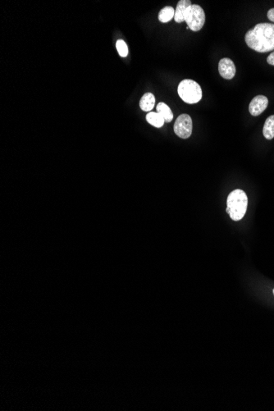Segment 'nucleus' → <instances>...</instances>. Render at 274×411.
<instances>
[{
    "mask_svg": "<svg viewBox=\"0 0 274 411\" xmlns=\"http://www.w3.org/2000/svg\"><path fill=\"white\" fill-rule=\"evenodd\" d=\"M246 45L260 53H266L274 49V24L260 23L248 31Z\"/></svg>",
    "mask_w": 274,
    "mask_h": 411,
    "instance_id": "obj_1",
    "label": "nucleus"
},
{
    "mask_svg": "<svg viewBox=\"0 0 274 411\" xmlns=\"http://www.w3.org/2000/svg\"><path fill=\"white\" fill-rule=\"evenodd\" d=\"M227 213L234 221H239L246 214L248 206V198L242 190H233L230 193L227 200Z\"/></svg>",
    "mask_w": 274,
    "mask_h": 411,
    "instance_id": "obj_2",
    "label": "nucleus"
},
{
    "mask_svg": "<svg viewBox=\"0 0 274 411\" xmlns=\"http://www.w3.org/2000/svg\"><path fill=\"white\" fill-rule=\"evenodd\" d=\"M178 94L182 101L187 104H195L202 99V89L194 81L186 79L180 82L178 88Z\"/></svg>",
    "mask_w": 274,
    "mask_h": 411,
    "instance_id": "obj_3",
    "label": "nucleus"
},
{
    "mask_svg": "<svg viewBox=\"0 0 274 411\" xmlns=\"http://www.w3.org/2000/svg\"><path fill=\"white\" fill-rule=\"evenodd\" d=\"M185 22L191 31H201L205 23V11L201 6L192 4L187 8L185 16Z\"/></svg>",
    "mask_w": 274,
    "mask_h": 411,
    "instance_id": "obj_4",
    "label": "nucleus"
},
{
    "mask_svg": "<svg viewBox=\"0 0 274 411\" xmlns=\"http://www.w3.org/2000/svg\"><path fill=\"white\" fill-rule=\"evenodd\" d=\"M192 120L188 114H181L174 124V132L182 139H187L192 133Z\"/></svg>",
    "mask_w": 274,
    "mask_h": 411,
    "instance_id": "obj_5",
    "label": "nucleus"
},
{
    "mask_svg": "<svg viewBox=\"0 0 274 411\" xmlns=\"http://www.w3.org/2000/svg\"><path fill=\"white\" fill-rule=\"evenodd\" d=\"M219 71L222 77L227 80H231L235 76V64L228 57H224L219 62Z\"/></svg>",
    "mask_w": 274,
    "mask_h": 411,
    "instance_id": "obj_6",
    "label": "nucleus"
},
{
    "mask_svg": "<svg viewBox=\"0 0 274 411\" xmlns=\"http://www.w3.org/2000/svg\"><path fill=\"white\" fill-rule=\"evenodd\" d=\"M268 100L264 95H257L252 100L249 106V111L253 116H259L267 109Z\"/></svg>",
    "mask_w": 274,
    "mask_h": 411,
    "instance_id": "obj_7",
    "label": "nucleus"
},
{
    "mask_svg": "<svg viewBox=\"0 0 274 411\" xmlns=\"http://www.w3.org/2000/svg\"><path fill=\"white\" fill-rule=\"evenodd\" d=\"M191 5L192 4L190 0H181L178 2L176 11H175V16H174V19L176 21V23H181L185 22V16H186L187 8Z\"/></svg>",
    "mask_w": 274,
    "mask_h": 411,
    "instance_id": "obj_8",
    "label": "nucleus"
},
{
    "mask_svg": "<svg viewBox=\"0 0 274 411\" xmlns=\"http://www.w3.org/2000/svg\"><path fill=\"white\" fill-rule=\"evenodd\" d=\"M154 105H155V97L151 93H146L144 94L140 101V107L145 112L151 111Z\"/></svg>",
    "mask_w": 274,
    "mask_h": 411,
    "instance_id": "obj_9",
    "label": "nucleus"
},
{
    "mask_svg": "<svg viewBox=\"0 0 274 411\" xmlns=\"http://www.w3.org/2000/svg\"><path fill=\"white\" fill-rule=\"evenodd\" d=\"M157 113L164 119L166 123H170L173 119V113L168 105L164 103H159L156 107Z\"/></svg>",
    "mask_w": 274,
    "mask_h": 411,
    "instance_id": "obj_10",
    "label": "nucleus"
},
{
    "mask_svg": "<svg viewBox=\"0 0 274 411\" xmlns=\"http://www.w3.org/2000/svg\"><path fill=\"white\" fill-rule=\"evenodd\" d=\"M263 134L267 140H272L274 138V115L267 119L264 123Z\"/></svg>",
    "mask_w": 274,
    "mask_h": 411,
    "instance_id": "obj_11",
    "label": "nucleus"
},
{
    "mask_svg": "<svg viewBox=\"0 0 274 411\" xmlns=\"http://www.w3.org/2000/svg\"><path fill=\"white\" fill-rule=\"evenodd\" d=\"M175 16V9L172 7L167 6L163 8L159 13V20L163 23H168Z\"/></svg>",
    "mask_w": 274,
    "mask_h": 411,
    "instance_id": "obj_12",
    "label": "nucleus"
},
{
    "mask_svg": "<svg viewBox=\"0 0 274 411\" xmlns=\"http://www.w3.org/2000/svg\"><path fill=\"white\" fill-rule=\"evenodd\" d=\"M146 120L150 125L157 127V128L163 127L165 123L164 119L159 113H153V112H150L146 115Z\"/></svg>",
    "mask_w": 274,
    "mask_h": 411,
    "instance_id": "obj_13",
    "label": "nucleus"
},
{
    "mask_svg": "<svg viewBox=\"0 0 274 411\" xmlns=\"http://www.w3.org/2000/svg\"><path fill=\"white\" fill-rule=\"evenodd\" d=\"M116 48H117L119 55L121 57H125L128 55V47H127L125 41L123 40H119L116 43Z\"/></svg>",
    "mask_w": 274,
    "mask_h": 411,
    "instance_id": "obj_14",
    "label": "nucleus"
},
{
    "mask_svg": "<svg viewBox=\"0 0 274 411\" xmlns=\"http://www.w3.org/2000/svg\"><path fill=\"white\" fill-rule=\"evenodd\" d=\"M268 18L274 23V8H271L268 12Z\"/></svg>",
    "mask_w": 274,
    "mask_h": 411,
    "instance_id": "obj_15",
    "label": "nucleus"
},
{
    "mask_svg": "<svg viewBox=\"0 0 274 411\" xmlns=\"http://www.w3.org/2000/svg\"><path fill=\"white\" fill-rule=\"evenodd\" d=\"M267 62H268V64L274 66V52H272L270 55L268 56V58H267Z\"/></svg>",
    "mask_w": 274,
    "mask_h": 411,
    "instance_id": "obj_16",
    "label": "nucleus"
},
{
    "mask_svg": "<svg viewBox=\"0 0 274 411\" xmlns=\"http://www.w3.org/2000/svg\"><path fill=\"white\" fill-rule=\"evenodd\" d=\"M273 295H274V289H273Z\"/></svg>",
    "mask_w": 274,
    "mask_h": 411,
    "instance_id": "obj_17",
    "label": "nucleus"
}]
</instances>
